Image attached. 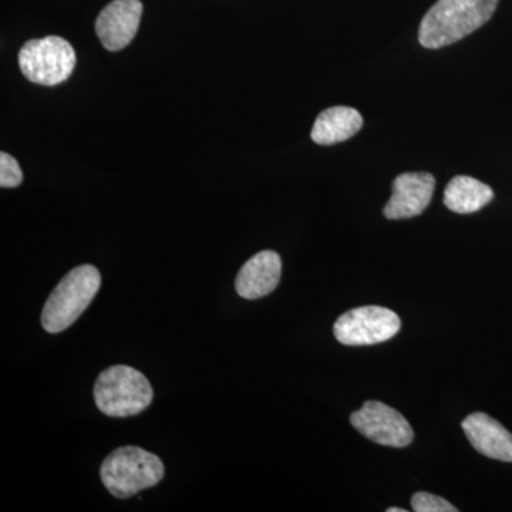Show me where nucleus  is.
Here are the masks:
<instances>
[{
    "label": "nucleus",
    "mask_w": 512,
    "mask_h": 512,
    "mask_svg": "<svg viewBox=\"0 0 512 512\" xmlns=\"http://www.w3.org/2000/svg\"><path fill=\"white\" fill-rule=\"evenodd\" d=\"M500 0H437L420 23L419 42L441 49L476 32L493 18Z\"/></svg>",
    "instance_id": "1"
},
{
    "label": "nucleus",
    "mask_w": 512,
    "mask_h": 512,
    "mask_svg": "<svg viewBox=\"0 0 512 512\" xmlns=\"http://www.w3.org/2000/svg\"><path fill=\"white\" fill-rule=\"evenodd\" d=\"M100 286L101 275L93 265L72 269L47 298L42 312L43 329L60 333L70 328L89 308Z\"/></svg>",
    "instance_id": "2"
},
{
    "label": "nucleus",
    "mask_w": 512,
    "mask_h": 512,
    "mask_svg": "<svg viewBox=\"0 0 512 512\" xmlns=\"http://www.w3.org/2000/svg\"><path fill=\"white\" fill-rule=\"evenodd\" d=\"M164 473L160 457L131 446L114 450L100 467L104 487L121 500L156 487L163 480Z\"/></svg>",
    "instance_id": "3"
},
{
    "label": "nucleus",
    "mask_w": 512,
    "mask_h": 512,
    "mask_svg": "<svg viewBox=\"0 0 512 512\" xmlns=\"http://www.w3.org/2000/svg\"><path fill=\"white\" fill-rule=\"evenodd\" d=\"M154 392L143 373L130 366L103 370L94 384V400L109 417H130L144 412L153 402Z\"/></svg>",
    "instance_id": "4"
},
{
    "label": "nucleus",
    "mask_w": 512,
    "mask_h": 512,
    "mask_svg": "<svg viewBox=\"0 0 512 512\" xmlns=\"http://www.w3.org/2000/svg\"><path fill=\"white\" fill-rule=\"evenodd\" d=\"M19 66L30 82L57 86L72 76L76 67V52L63 37L46 36L29 40L20 49Z\"/></svg>",
    "instance_id": "5"
},
{
    "label": "nucleus",
    "mask_w": 512,
    "mask_h": 512,
    "mask_svg": "<svg viewBox=\"0 0 512 512\" xmlns=\"http://www.w3.org/2000/svg\"><path fill=\"white\" fill-rule=\"evenodd\" d=\"M397 313L383 306H362L343 313L336 320L335 338L346 346H370L386 342L399 333Z\"/></svg>",
    "instance_id": "6"
},
{
    "label": "nucleus",
    "mask_w": 512,
    "mask_h": 512,
    "mask_svg": "<svg viewBox=\"0 0 512 512\" xmlns=\"http://www.w3.org/2000/svg\"><path fill=\"white\" fill-rule=\"evenodd\" d=\"M350 423L366 439L382 446L403 448L414 439L412 426L393 407L380 402H367L350 416Z\"/></svg>",
    "instance_id": "7"
},
{
    "label": "nucleus",
    "mask_w": 512,
    "mask_h": 512,
    "mask_svg": "<svg viewBox=\"0 0 512 512\" xmlns=\"http://www.w3.org/2000/svg\"><path fill=\"white\" fill-rule=\"evenodd\" d=\"M143 16L140 0H113L96 20V33L109 52H119L133 42Z\"/></svg>",
    "instance_id": "8"
},
{
    "label": "nucleus",
    "mask_w": 512,
    "mask_h": 512,
    "mask_svg": "<svg viewBox=\"0 0 512 512\" xmlns=\"http://www.w3.org/2000/svg\"><path fill=\"white\" fill-rule=\"evenodd\" d=\"M436 180L429 173H404L393 181V194L384 207L387 220H409L423 214L433 198Z\"/></svg>",
    "instance_id": "9"
},
{
    "label": "nucleus",
    "mask_w": 512,
    "mask_h": 512,
    "mask_svg": "<svg viewBox=\"0 0 512 512\" xmlns=\"http://www.w3.org/2000/svg\"><path fill=\"white\" fill-rule=\"evenodd\" d=\"M282 275V259L275 251H262L252 256L235 281L239 296L254 301L275 291Z\"/></svg>",
    "instance_id": "10"
},
{
    "label": "nucleus",
    "mask_w": 512,
    "mask_h": 512,
    "mask_svg": "<svg viewBox=\"0 0 512 512\" xmlns=\"http://www.w3.org/2000/svg\"><path fill=\"white\" fill-rule=\"evenodd\" d=\"M471 446L494 460L512 463V434L485 413L470 414L461 424Z\"/></svg>",
    "instance_id": "11"
},
{
    "label": "nucleus",
    "mask_w": 512,
    "mask_h": 512,
    "mask_svg": "<svg viewBox=\"0 0 512 512\" xmlns=\"http://www.w3.org/2000/svg\"><path fill=\"white\" fill-rule=\"evenodd\" d=\"M362 126V114L356 109L346 106L330 107L319 114L313 124L311 137L319 146H333L355 136Z\"/></svg>",
    "instance_id": "12"
},
{
    "label": "nucleus",
    "mask_w": 512,
    "mask_h": 512,
    "mask_svg": "<svg viewBox=\"0 0 512 512\" xmlns=\"http://www.w3.org/2000/svg\"><path fill=\"white\" fill-rule=\"evenodd\" d=\"M494 191L473 177L458 175L444 190V205L457 214H473L490 204Z\"/></svg>",
    "instance_id": "13"
},
{
    "label": "nucleus",
    "mask_w": 512,
    "mask_h": 512,
    "mask_svg": "<svg viewBox=\"0 0 512 512\" xmlns=\"http://www.w3.org/2000/svg\"><path fill=\"white\" fill-rule=\"evenodd\" d=\"M22 181L23 173L18 161L10 156V154L2 151V153H0V187H19Z\"/></svg>",
    "instance_id": "14"
},
{
    "label": "nucleus",
    "mask_w": 512,
    "mask_h": 512,
    "mask_svg": "<svg viewBox=\"0 0 512 512\" xmlns=\"http://www.w3.org/2000/svg\"><path fill=\"white\" fill-rule=\"evenodd\" d=\"M413 511L416 512H457L453 504L448 503L439 495L417 493L412 498Z\"/></svg>",
    "instance_id": "15"
},
{
    "label": "nucleus",
    "mask_w": 512,
    "mask_h": 512,
    "mask_svg": "<svg viewBox=\"0 0 512 512\" xmlns=\"http://www.w3.org/2000/svg\"><path fill=\"white\" fill-rule=\"evenodd\" d=\"M387 512H407V510H404V508L392 507V508H387Z\"/></svg>",
    "instance_id": "16"
}]
</instances>
